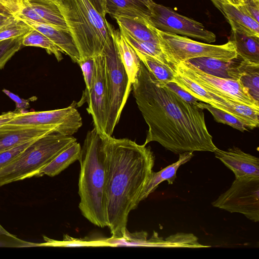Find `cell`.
Masks as SVG:
<instances>
[{
  "label": "cell",
  "instance_id": "cell-1",
  "mask_svg": "<svg viewBox=\"0 0 259 259\" xmlns=\"http://www.w3.org/2000/svg\"><path fill=\"white\" fill-rule=\"evenodd\" d=\"M132 90L148 126L144 145L156 142L179 154L213 152L217 147L207 128L203 110L185 102L159 81L141 61Z\"/></svg>",
  "mask_w": 259,
  "mask_h": 259
},
{
  "label": "cell",
  "instance_id": "cell-2",
  "mask_svg": "<svg viewBox=\"0 0 259 259\" xmlns=\"http://www.w3.org/2000/svg\"><path fill=\"white\" fill-rule=\"evenodd\" d=\"M106 156L105 200L112 237L125 236L130 212L135 209L153 171L151 148L127 138H102Z\"/></svg>",
  "mask_w": 259,
  "mask_h": 259
},
{
  "label": "cell",
  "instance_id": "cell-3",
  "mask_svg": "<svg viewBox=\"0 0 259 259\" xmlns=\"http://www.w3.org/2000/svg\"><path fill=\"white\" fill-rule=\"evenodd\" d=\"M79 208L94 225L107 227L106 200V156L102 138L94 128L87 134L78 159Z\"/></svg>",
  "mask_w": 259,
  "mask_h": 259
},
{
  "label": "cell",
  "instance_id": "cell-4",
  "mask_svg": "<svg viewBox=\"0 0 259 259\" xmlns=\"http://www.w3.org/2000/svg\"><path fill=\"white\" fill-rule=\"evenodd\" d=\"M80 59L102 54L113 43L110 24L89 0L56 1Z\"/></svg>",
  "mask_w": 259,
  "mask_h": 259
},
{
  "label": "cell",
  "instance_id": "cell-5",
  "mask_svg": "<svg viewBox=\"0 0 259 259\" xmlns=\"http://www.w3.org/2000/svg\"><path fill=\"white\" fill-rule=\"evenodd\" d=\"M76 141L72 136L55 132L37 139L0 170V187L37 176L40 170Z\"/></svg>",
  "mask_w": 259,
  "mask_h": 259
},
{
  "label": "cell",
  "instance_id": "cell-6",
  "mask_svg": "<svg viewBox=\"0 0 259 259\" xmlns=\"http://www.w3.org/2000/svg\"><path fill=\"white\" fill-rule=\"evenodd\" d=\"M155 29L172 69L180 62L195 58L208 57L230 60L237 57L235 46L230 40L223 45H210Z\"/></svg>",
  "mask_w": 259,
  "mask_h": 259
},
{
  "label": "cell",
  "instance_id": "cell-7",
  "mask_svg": "<svg viewBox=\"0 0 259 259\" xmlns=\"http://www.w3.org/2000/svg\"><path fill=\"white\" fill-rule=\"evenodd\" d=\"M103 53L105 57L108 96L106 135L111 136L119 120L132 86L129 84L126 73L114 41Z\"/></svg>",
  "mask_w": 259,
  "mask_h": 259
},
{
  "label": "cell",
  "instance_id": "cell-8",
  "mask_svg": "<svg viewBox=\"0 0 259 259\" xmlns=\"http://www.w3.org/2000/svg\"><path fill=\"white\" fill-rule=\"evenodd\" d=\"M211 204L231 213L242 214L249 220L258 222L259 177L235 178L230 187Z\"/></svg>",
  "mask_w": 259,
  "mask_h": 259
},
{
  "label": "cell",
  "instance_id": "cell-9",
  "mask_svg": "<svg viewBox=\"0 0 259 259\" xmlns=\"http://www.w3.org/2000/svg\"><path fill=\"white\" fill-rule=\"evenodd\" d=\"M149 23L164 32L192 37L206 42L215 41V35L202 23L181 15L171 9L153 1L149 6Z\"/></svg>",
  "mask_w": 259,
  "mask_h": 259
},
{
  "label": "cell",
  "instance_id": "cell-10",
  "mask_svg": "<svg viewBox=\"0 0 259 259\" xmlns=\"http://www.w3.org/2000/svg\"><path fill=\"white\" fill-rule=\"evenodd\" d=\"M173 70L187 76L205 89L235 102L259 108L255 101L239 80L224 78L207 74L187 61L175 65Z\"/></svg>",
  "mask_w": 259,
  "mask_h": 259
},
{
  "label": "cell",
  "instance_id": "cell-11",
  "mask_svg": "<svg viewBox=\"0 0 259 259\" xmlns=\"http://www.w3.org/2000/svg\"><path fill=\"white\" fill-rule=\"evenodd\" d=\"M76 103L59 109L43 111L21 112L6 125L42 126L60 134L72 136L82 125Z\"/></svg>",
  "mask_w": 259,
  "mask_h": 259
},
{
  "label": "cell",
  "instance_id": "cell-12",
  "mask_svg": "<svg viewBox=\"0 0 259 259\" xmlns=\"http://www.w3.org/2000/svg\"><path fill=\"white\" fill-rule=\"evenodd\" d=\"M94 59L95 69L92 84L89 93L82 95L79 103H88L87 110L92 117L94 128L101 138H104L107 136L106 126L108 114L105 55L103 53L94 57Z\"/></svg>",
  "mask_w": 259,
  "mask_h": 259
},
{
  "label": "cell",
  "instance_id": "cell-13",
  "mask_svg": "<svg viewBox=\"0 0 259 259\" xmlns=\"http://www.w3.org/2000/svg\"><path fill=\"white\" fill-rule=\"evenodd\" d=\"M19 4L18 13L13 16L24 17L56 28L69 30L56 1L20 0Z\"/></svg>",
  "mask_w": 259,
  "mask_h": 259
},
{
  "label": "cell",
  "instance_id": "cell-14",
  "mask_svg": "<svg viewBox=\"0 0 259 259\" xmlns=\"http://www.w3.org/2000/svg\"><path fill=\"white\" fill-rule=\"evenodd\" d=\"M174 71V79L172 82L199 101L209 104L236 117L240 103L208 91L187 76L177 71Z\"/></svg>",
  "mask_w": 259,
  "mask_h": 259
},
{
  "label": "cell",
  "instance_id": "cell-15",
  "mask_svg": "<svg viewBox=\"0 0 259 259\" xmlns=\"http://www.w3.org/2000/svg\"><path fill=\"white\" fill-rule=\"evenodd\" d=\"M215 157L233 171L235 178L245 176L259 177V159L233 147L227 150L217 147L213 151Z\"/></svg>",
  "mask_w": 259,
  "mask_h": 259
},
{
  "label": "cell",
  "instance_id": "cell-16",
  "mask_svg": "<svg viewBox=\"0 0 259 259\" xmlns=\"http://www.w3.org/2000/svg\"><path fill=\"white\" fill-rule=\"evenodd\" d=\"M54 132L50 128L42 126L3 125L0 127V152Z\"/></svg>",
  "mask_w": 259,
  "mask_h": 259
},
{
  "label": "cell",
  "instance_id": "cell-17",
  "mask_svg": "<svg viewBox=\"0 0 259 259\" xmlns=\"http://www.w3.org/2000/svg\"><path fill=\"white\" fill-rule=\"evenodd\" d=\"M15 17L22 20L31 28L37 30L46 36L58 47L62 53L68 55L73 62L78 63L80 61L79 52L69 30L56 28L24 17Z\"/></svg>",
  "mask_w": 259,
  "mask_h": 259
},
{
  "label": "cell",
  "instance_id": "cell-18",
  "mask_svg": "<svg viewBox=\"0 0 259 259\" xmlns=\"http://www.w3.org/2000/svg\"><path fill=\"white\" fill-rule=\"evenodd\" d=\"M230 24L232 30L259 36V23L246 12L243 4L235 5L228 0H211Z\"/></svg>",
  "mask_w": 259,
  "mask_h": 259
},
{
  "label": "cell",
  "instance_id": "cell-19",
  "mask_svg": "<svg viewBox=\"0 0 259 259\" xmlns=\"http://www.w3.org/2000/svg\"><path fill=\"white\" fill-rule=\"evenodd\" d=\"M242 59L237 57L230 60L202 57L187 60L200 70L217 77L239 80V65Z\"/></svg>",
  "mask_w": 259,
  "mask_h": 259
},
{
  "label": "cell",
  "instance_id": "cell-20",
  "mask_svg": "<svg viewBox=\"0 0 259 259\" xmlns=\"http://www.w3.org/2000/svg\"><path fill=\"white\" fill-rule=\"evenodd\" d=\"M111 34L120 60L126 73L130 85L139 72L141 61L134 49L125 40L120 30L110 26Z\"/></svg>",
  "mask_w": 259,
  "mask_h": 259
},
{
  "label": "cell",
  "instance_id": "cell-21",
  "mask_svg": "<svg viewBox=\"0 0 259 259\" xmlns=\"http://www.w3.org/2000/svg\"><path fill=\"white\" fill-rule=\"evenodd\" d=\"M193 152H186L179 154V159L158 172L152 171L140 197V201L145 199L163 181L172 184L177 178V171L182 165L187 163L194 156Z\"/></svg>",
  "mask_w": 259,
  "mask_h": 259
},
{
  "label": "cell",
  "instance_id": "cell-22",
  "mask_svg": "<svg viewBox=\"0 0 259 259\" xmlns=\"http://www.w3.org/2000/svg\"><path fill=\"white\" fill-rule=\"evenodd\" d=\"M104 1L107 13L114 18L122 17L148 22L150 10L132 0Z\"/></svg>",
  "mask_w": 259,
  "mask_h": 259
},
{
  "label": "cell",
  "instance_id": "cell-23",
  "mask_svg": "<svg viewBox=\"0 0 259 259\" xmlns=\"http://www.w3.org/2000/svg\"><path fill=\"white\" fill-rule=\"evenodd\" d=\"M231 40L237 56L244 60L259 64V36L232 30Z\"/></svg>",
  "mask_w": 259,
  "mask_h": 259
},
{
  "label": "cell",
  "instance_id": "cell-24",
  "mask_svg": "<svg viewBox=\"0 0 259 259\" xmlns=\"http://www.w3.org/2000/svg\"><path fill=\"white\" fill-rule=\"evenodd\" d=\"M115 19L119 28L124 30L134 38L160 45L155 28L148 22L122 17Z\"/></svg>",
  "mask_w": 259,
  "mask_h": 259
},
{
  "label": "cell",
  "instance_id": "cell-25",
  "mask_svg": "<svg viewBox=\"0 0 259 259\" xmlns=\"http://www.w3.org/2000/svg\"><path fill=\"white\" fill-rule=\"evenodd\" d=\"M81 147L76 141L57 155L49 164L38 172L37 176L47 175L54 177L78 160Z\"/></svg>",
  "mask_w": 259,
  "mask_h": 259
},
{
  "label": "cell",
  "instance_id": "cell-26",
  "mask_svg": "<svg viewBox=\"0 0 259 259\" xmlns=\"http://www.w3.org/2000/svg\"><path fill=\"white\" fill-rule=\"evenodd\" d=\"M239 80L253 99L259 103V64L241 60Z\"/></svg>",
  "mask_w": 259,
  "mask_h": 259
},
{
  "label": "cell",
  "instance_id": "cell-27",
  "mask_svg": "<svg viewBox=\"0 0 259 259\" xmlns=\"http://www.w3.org/2000/svg\"><path fill=\"white\" fill-rule=\"evenodd\" d=\"M135 51L149 72L159 81L166 84L174 81V71L170 66L161 63L151 56L136 50Z\"/></svg>",
  "mask_w": 259,
  "mask_h": 259
},
{
  "label": "cell",
  "instance_id": "cell-28",
  "mask_svg": "<svg viewBox=\"0 0 259 259\" xmlns=\"http://www.w3.org/2000/svg\"><path fill=\"white\" fill-rule=\"evenodd\" d=\"M22 44L24 46L43 48L49 54H53L59 62L63 58L58 47L46 36L34 29L31 28L23 36Z\"/></svg>",
  "mask_w": 259,
  "mask_h": 259
},
{
  "label": "cell",
  "instance_id": "cell-29",
  "mask_svg": "<svg viewBox=\"0 0 259 259\" xmlns=\"http://www.w3.org/2000/svg\"><path fill=\"white\" fill-rule=\"evenodd\" d=\"M125 40L136 51L151 56L161 63L170 67L164 55L161 45L134 38L124 30L119 28Z\"/></svg>",
  "mask_w": 259,
  "mask_h": 259
},
{
  "label": "cell",
  "instance_id": "cell-30",
  "mask_svg": "<svg viewBox=\"0 0 259 259\" xmlns=\"http://www.w3.org/2000/svg\"><path fill=\"white\" fill-rule=\"evenodd\" d=\"M196 105L203 110H208L212 115L214 120L219 123L229 125L242 132L248 130L241 120L225 111L201 101H199Z\"/></svg>",
  "mask_w": 259,
  "mask_h": 259
},
{
  "label": "cell",
  "instance_id": "cell-31",
  "mask_svg": "<svg viewBox=\"0 0 259 259\" xmlns=\"http://www.w3.org/2000/svg\"><path fill=\"white\" fill-rule=\"evenodd\" d=\"M31 29V28L22 20L11 16L0 25V41L23 36Z\"/></svg>",
  "mask_w": 259,
  "mask_h": 259
},
{
  "label": "cell",
  "instance_id": "cell-32",
  "mask_svg": "<svg viewBox=\"0 0 259 259\" xmlns=\"http://www.w3.org/2000/svg\"><path fill=\"white\" fill-rule=\"evenodd\" d=\"M23 36L0 41V69L21 49Z\"/></svg>",
  "mask_w": 259,
  "mask_h": 259
},
{
  "label": "cell",
  "instance_id": "cell-33",
  "mask_svg": "<svg viewBox=\"0 0 259 259\" xmlns=\"http://www.w3.org/2000/svg\"><path fill=\"white\" fill-rule=\"evenodd\" d=\"M37 139L14 148L0 152V170L14 161L26 148Z\"/></svg>",
  "mask_w": 259,
  "mask_h": 259
},
{
  "label": "cell",
  "instance_id": "cell-34",
  "mask_svg": "<svg viewBox=\"0 0 259 259\" xmlns=\"http://www.w3.org/2000/svg\"><path fill=\"white\" fill-rule=\"evenodd\" d=\"M78 64L81 69L86 86L82 94L84 95L90 91L93 80L95 69L94 57L80 59Z\"/></svg>",
  "mask_w": 259,
  "mask_h": 259
},
{
  "label": "cell",
  "instance_id": "cell-35",
  "mask_svg": "<svg viewBox=\"0 0 259 259\" xmlns=\"http://www.w3.org/2000/svg\"><path fill=\"white\" fill-rule=\"evenodd\" d=\"M54 244L52 246H59L63 247H81V246H101L99 241H88L83 240L74 238L68 235H64V240L62 241H54Z\"/></svg>",
  "mask_w": 259,
  "mask_h": 259
},
{
  "label": "cell",
  "instance_id": "cell-36",
  "mask_svg": "<svg viewBox=\"0 0 259 259\" xmlns=\"http://www.w3.org/2000/svg\"><path fill=\"white\" fill-rule=\"evenodd\" d=\"M165 85L179 97L188 103L196 105L199 101L198 99L191 95L174 82H169Z\"/></svg>",
  "mask_w": 259,
  "mask_h": 259
},
{
  "label": "cell",
  "instance_id": "cell-37",
  "mask_svg": "<svg viewBox=\"0 0 259 259\" xmlns=\"http://www.w3.org/2000/svg\"><path fill=\"white\" fill-rule=\"evenodd\" d=\"M3 92L16 103V111L23 112L24 110L29 107V102L31 99H24L20 98L18 95L11 92L10 91L3 89Z\"/></svg>",
  "mask_w": 259,
  "mask_h": 259
},
{
  "label": "cell",
  "instance_id": "cell-38",
  "mask_svg": "<svg viewBox=\"0 0 259 259\" xmlns=\"http://www.w3.org/2000/svg\"><path fill=\"white\" fill-rule=\"evenodd\" d=\"M243 6L246 13L259 23V1L243 0Z\"/></svg>",
  "mask_w": 259,
  "mask_h": 259
},
{
  "label": "cell",
  "instance_id": "cell-39",
  "mask_svg": "<svg viewBox=\"0 0 259 259\" xmlns=\"http://www.w3.org/2000/svg\"><path fill=\"white\" fill-rule=\"evenodd\" d=\"M20 0H0V10L11 15H16L19 11Z\"/></svg>",
  "mask_w": 259,
  "mask_h": 259
},
{
  "label": "cell",
  "instance_id": "cell-40",
  "mask_svg": "<svg viewBox=\"0 0 259 259\" xmlns=\"http://www.w3.org/2000/svg\"><path fill=\"white\" fill-rule=\"evenodd\" d=\"M96 10L103 17L107 14L104 0H89Z\"/></svg>",
  "mask_w": 259,
  "mask_h": 259
},
{
  "label": "cell",
  "instance_id": "cell-41",
  "mask_svg": "<svg viewBox=\"0 0 259 259\" xmlns=\"http://www.w3.org/2000/svg\"><path fill=\"white\" fill-rule=\"evenodd\" d=\"M20 112L9 111L0 115V127L12 120Z\"/></svg>",
  "mask_w": 259,
  "mask_h": 259
},
{
  "label": "cell",
  "instance_id": "cell-42",
  "mask_svg": "<svg viewBox=\"0 0 259 259\" xmlns=\"http://www.w3.org/2000/svg\"><path fill=\"white\" fill-rule=\"evenodd\" d=\"M139 5L149 9V6L153 2L152 0H132Z\"/></svg>",
  "mask_w": 259,
  "mask_h": 259
},
{
  "label": "cell",
  "instance_id": "cell-43",
  "mask_svg": "<svg viewBox=\"0 0 259 259\" xmlns=\"http://www.w3.org/2000/svg\"><path fill=\"white\" fill-rule=\"evenodd\" d=\"M11 16L12 15L0 10V25L6 22Z\"/></svg>",
  "mask_w": 259,
  "mask_h": 259
},
{
  "label": "cell",
  "instance_id": "cell-44",
  "mask_svg": "<svg viewBox=\"0 0 259 259\" xmlns=\"http://www.w3.org/2000/svg\"><path fill=\"white\" fill-rule=\"evenodd\" d=\"M8 236L10 237H14L13 235L10 234L9 232L7 231L1 225H0V236Z\"/></svg>",
  "mask_w": 259,
  "mask_h": 259
},
{
  "label": "cell",
  "instance_id": "cell-45",
  "mask_svg": "<svg viewBox=\"0 0 259 259\" xmlns=\"http://www.w3.org/2000/svg\"><path fill=\"white\" fill-rule=\"evenodd\" d=\"M231 3L236 5H241L243 4V0H228Z\"/></svg>",
  "mask_w": 259,
  "mask_h": 259
},
{
  "label": "cell",
  "instance_id": "cell-46",
  "mask_svg": "<svg viewBox=\"0 0 259 259\" xmlns=\"http://www.w3.org/2000/svg\"><path fill=\"white\" fill-rule=\"evenodd\" d=\"M55 1H58V0H55Z\"/></svg>",
  "mask_w": 259,
  "mask_h": 259
},
{
  "label": "cell",
  "instance_id": "cell-47",
  "mask_svg": "<svg viewBox=\"0 0 259 259\" xmlns=\"http://www.w3.org/2000/svg\"><path fill=\"white\" fill-rule=\"evenodd\" d=\"M257 1H259V0H257Z\"/></svg>",
  "mask_w": 259,
  "mask_h": 259
},
{
  "label": "cell",
  "instance_id": "cell-48",
  "mask_svg": "<svg viewBox=\"0 0 259 259\" xmlns=\"http://www.w3.org/2000/svg\"></svg>",
  "mask_w": 259,
  "mask_h": 259
}]
</instances>
